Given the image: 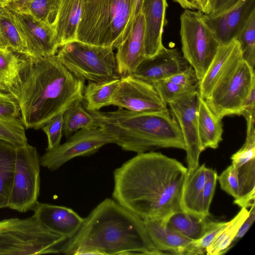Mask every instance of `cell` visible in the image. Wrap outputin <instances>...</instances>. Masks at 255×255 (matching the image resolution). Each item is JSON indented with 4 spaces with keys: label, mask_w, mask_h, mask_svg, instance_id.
Instances as JSON below:
<instances>
[{
    "label": "cell",
    "mask_w": 255,
    "mask_h": 255,
    "mask_svg": "<svg viewBox=\"0 0 255 255\" xmlns=\"http://www.w3.org/2000/svg\"><path fill=\"white\" fill-rule=\"evenodd\" d=\"M187 168L161 152L137 153L114 172L113 197L143 220L183 211Z\"/></svg>",
    "instance_id": "obj_1"
},
{
    "label": "cell",
    "mask_w": 255,
    "mask_h": 255,
    "mask_svg": "<svg viewBox=\"0 0 255 255\" xmlns=\"http://www.w3.org/2000/svg\"><path fill=\"white\" fill-rule=\"evenodd\" d=\"M67 255H163L154 247L144 221L115 200L107 198L84 218L64 244Z\"/></svg>",
    "instance_id": "obj_2"
},
{
    "label": "cell",
    "mask_w": 255,
    "mask_h": 255,
    "mask_svg": "<svg viewBox=\"0 0 255 255\" xmlns=\"http://www.w3.org/2000/svg\"><path fill=\"white\" fill-rule=\"evenodd\" d=\"M85 81L71 74L55 55L29 58L13 98L26 129L41 128L76 100H83Z\"/></svg>",
    "instance_id": "obj_3"
},
{
    "label": "cell",
    "mask_w": 255,
    "mask_h": 255,
    "mask_svg": "<svg viewBox=\"0 0 255 255\" xmlns=\"http://www.w3.org/2000/svg\"><path fill=\"white\" fill-rule=\"evenodd\" d=\"M96 127L110 134L123 150L140 153L159 148L185 150L180 129L168 109L135 112L123 108L115 111H89Z\"/></svg>",
    "instance_id": "obj_4"
},
{
    "label": "cell",
    "mask_w": 255,
    "mask_h": 255,
    "mask_svg": "<svg viewBox=\"0 0 255 255\" xmlns=\"http://www.w3.org/2000/svg\"><path fill=\"white\" fill-rule=\"evenodd\" d=\"M132 0H83L76 40L117 48L128 33Z\"/></svg>",
    "instance_id": "obj_5"
},
{
    "label": "cell",
    "mask_w": 255,
    "mask_h": 255,
    "mask_svg": "<svg viewBox=\"0 0 255 255\" xmlns=\"http://www.w3.org/2000/svg\"><path fill=\"white\" fill-rule=\"evenodd\" d=\"M68 240L44 228L34 215L0 220V255L59 254Z\"/></svg>",
    "instance_id": "obj_6"
},
{
    "label": "cell",
    "mask_w": 255,
    "mask_h": 255,
    "mask_svg": "<svg viewBox=\"0 0 255 255\" xmlns=\"http://www.w3.org/2000/svg\"><path fill=\"white\" fill-rule=\"evenodd\" d=\"M56 56L79 80L103 82L121 78L112 47L74 40L60 47Z\"/></svg>",
    "instance_id": "obj_7"
},
{
    "label": "cell",
    "mask_w": 255,
    "mask_h": 255,
    "mask_svg": "<svg viewBox=\"0 0 255 255\" xmlns=\"http://www.w3.org/2000/svg\"><path fill=\"white\" fill-rule=\"evenodd\" d=\"M255 86V69L241 56L220 79L205 100L211 111L220 120L228 116H240Z\"/></svg>",
    "instance_id": "obj_8"
},
{
    "label": "cell",
    "mask_w": 255,
    "mask_h": 255,
    "mask_svg": "<svg viewBox=\"0 0 255 255\" xmlns=\"http://www.w3.org/2000/svg\"><path fill=\"white\" fill-rule=\"evenodd\" d=\"M203 13L185 9L180 16L182 55L194 69L199 82L220 46L202 19Z\"/></svg>",
    "instance_id": "obj_9"
},
{
    "label": "cell",
    "mask_w": 255,
    "mask_h": 255,
    "mask_svg": "<svg viewBox=\"0 0 255 255\" xmlns=\"http://www.w3.org/2000/svg\"><path fill=\"white\" fill-rule=\"evenodd\" d=\"M40 162L35 147H16L14 171L6 207L19 212L33 210L40 188Z\"/></svg>",
    "instance_id": "obj_10"
},
{
    "label": "cell",
    "mask_w": 255,
    "mask_h": 255,
    "mask_svg": "<svg viewBox=\"0 0 255 255\" xmlns=\"http://www.w3.org/2000/svg\"><path fill=\"white\" fill-rule=\"evenodd\" d=\"M67 139L57 147L46 149L40 158V165L54 171L74 158L90 155L104 145L115 143L114 138L98 126L77 130Z\"/></svg>",
    "instance_id": "obj_11"
},
{
    "label": "cell",
    "mask_w": 255,
    "mask_h": 255,
    "mask_svg": "<svg viewBox=\"0 0 255 255\" xmlns=\"http://www.w3.org/2000/svg\"><path fill=\"white\" fill-rule=\"evenodd\" d=\"M198 91L195 90L167 104L169 112L177 122L184 140L187 162L186 182L199 166V156L203 151L198 128Z\"/></svg>",
    "instance_id": "obj_12"
},
{
    "label": "cell",
    "mask_w": 255,
    "mask_h": 255,
    "mask_svg": "<svg viewBox=\"0 0 255 255\" xmlns=\"http://www.w3.org/2000/svg\"><path fill=\"white\" fill-rule=\"evenodd\" d=\"M112 105L135 112L167 110L154 87L131 75L121 77L114 94Z\"/></svg>",
    "instance_id": "obj_13"
},
{
    "label": "cell",
    "mask_w": 255,
    "mask_h": 255,
    "mask_svg": "<svg viewBox=\"0 0 255 255\" xmlns=\"http://www.w3.org/2000/svg\"><path fill=\"white\" fill-rule=\"evenodd\" d=\"M9 9L25 42L29 58L40 59L57 54L59 47L55 39L54 26L37 19L27 12Z\"/></svg>",
    "instance_id": "obj_14"
},
{
    "label": "cell",
    "mask_w": 255,
    "mask_h": 255,
    "mask_svg": "<svg viewBox=\"0 0 255 255\" xmlns=\"http://www.w3.org/2000/svg\"><path fill=\"white\" fill-rule=\"evenodd\" d=\"M255 11V0H239L229 8L209 14L202 19L220 45L236 39Z\"/></svg>",
    "instance_id": "obj_15"
},
{
    "label": "cell",
    "mask_w": 255,
    "mask_h": 255,
    "mask_svg": "<svg viewBox=\"0 0 255 255\" xmlns=\"http://www.w3.org/2000/svg\"><path fill=\"white\" fill-rule=\"evenodd\" d=\"M189 65L177 49L163 46L156 55L143 60L131 75L152 84L168 78Z\"/></svg>",
    "instance_id": "obj_16"
},
{
    "label": "cell",
    "mask_w": 255,
    "mask_h": 255,
    "mask_svg": "<svg viewBox=\"0 0 255 255\" xmlns=\"http://www.w3.org/2000/svg\"><path fill=\"white\" fill-rule=\"evenodd\" d=\"M143 221L152 243L163 255H203L195 247L193 240L185 237L169 226L167 223V219Z\"/></svg>",
    "instance_id": "obj_17"
},
{
    "label": "cell",
    "mask_w": 255,
    "mask_h": 255,
    "mask_svg": "<svg viewBox=\"0 0 255 255\" xmlns=\"http://www.w3.org/2000/svg\"><path fill=\"white\" fill-rule=\"evenodd\" d=\"M116 48L115 56L121 77L131 75L145 59L144 21L141 12L134 18L128 35Z\"/></svg>",
    "instance_id": "obj_18"
},
{
    "label": "cell",
    "mask_w": 255,
    "mask_h": 255,
    "mask_svg": "<svg viewBox=\"0 0 255 255\" xmlns=\"http://www.w3.org/2000/svg\"><path fill=\"white\" fill-rule=\"evenodd\" d=\"M33 215L50 232L69 239L81 227L84 218L72 209L38 201L33 209Z\"/></svg>",
    "instance_id": "obj_19"
},
{
    "label": "cell",
    "mask_w": 255,
    "mask_h": 255,
    "mask_svg": "<svg viewBox=\"0 0 255 255\" xmlns=\"http://www.w3.org/2000/svg\"><path fill=\"white\" fill-rule=\"evenodd\" d=\"M166 0H143L140 12L144 21V55L149 58L163 46L162 36L166 24Z\"/></svg>",
    "instance_id": "obj_20"
},
{
    "label": "cell",
    "mask_w": 255,
    "mask_h": 255,
    "mask_svg": "<svg viewBox=\"0 0 255 255\" xmlns=\"http://www.w3.org/2000/svg\"><path fill=\"white\" fill-rule=\"evenodd\" d=\"M242 56L240 44L237 39L219 46L204 75L199 82L198 91L204 100L234 62Z\"/></svg>",
    "instance_id": "obj_21"
},
{
    "label": "cell",
    "mask_w": 255,
    "mask_h": 255,
    "mask_svg": "<svg viewBox=\"0 0 255 255\" xmlns=\"http://www.w3.org/2000/svg\"><path fill=\"white\" fill-rule=\"evenodd\" d=\"M83 0H60L54 25L55 39L59 47L76 40Z\"/></svg>",
    "instance_id": "obj_22"
},
{
    "label": "cell",
    "mask_w": 255,
    "mask_h": 255,
    "mask_svg": "<svg viewBox=\"0 0 255 255\" xmlns=\"http://www.w3.org/2000/svg\"><path fill=\"white\" fill-rule=\"evenodd\" d=\"M197 121L201 147L203 151L207 148L216 149L222 140L223 132L222 120L211 111L205 100L198 98Z\"/></svg>",
    "instance_id": "obj_23"
},
{
    "label": "cell",
    "mask_w": 255,
    "mask_h": 255,
    "mask_svg": "<svg viewBox=\"0 0 255 255\" xmlns=\"http://www.w3.org/2000/svg\"><path fill=\"white\" fill-rule=\"evenodd\" d=\"M29 58L0 47V84L13 97L21 82Z\"/></svg>",
    "instance_id": "obj_24"
},
{
    "label": "cell",
    "mask_w": 255,
    "mask_h": 255,
    "mask_svg": "<svg viewBox=\"0 0 255 255\" xmlns=\"http://www.w3.org/2000/svg\"><path fill=\"white\" fill-rule=\"evenodd\" d=\"M207 167L199 166L188 179L181 198L183 211L199 218L202 217L200 210L202 194L206 181Z\"/></svg>",
    "instance_id": "obj_25"
},
{
    "label": "cell",
    "mask_w": 255,
    "mask_h": 255,
    "mask_svg": "<svg viewBox=\"0 0 255 255\" xmlns=\"http://www.w3.org/2000/svg\"><path fill=\"white\" fill-rule=\"evenodd\" d=\"M208 219V217L199 218L180 211L171 214L167 218V223L185 237L195 241L200 238L211 227L213 221Z\"/></svg>",
    "instance_id": "obj_26"
},
{
    "label": "cell",
    "mask_w": 255,
    "mask_h": 255,
    "mask_svg": "<svg viewBox=\"0 0 255 255\" xmlns=\"http://www.w3.org/2000/svg\"><path fill=\"white\" fill-rule=\"evenodd\" d=\"M16 146L0 140V209L6 208L12 186Z\"/></svg>",
    "instance_id": "obj_27"
},
{
    "label": "cell",
    "mask_w": 255,
    "mask_h": 255,
    "mask_svg": "<svg viewBox=\"0 0 255 255\" xmlns=\"http://www.w3.org/2000/svg\"><path fill=\"white\" fill-rule=\"evenodd\" d=\"M89 82L85 86L83 93L86 110L98 111L102 108L112 105L120 79L103 82Z\"/></svg>",
    "instance_id": "obj_28"
},
{
    "label": "cell",
    "mask_w": 255,
    "mask_h": 255,
    "mask_svg": "<svg viewBox=\"0 0 255 255\" xmlns=\"http://www.w3.org/2000/svg\"><path fill=\"white\" fill-rule=\"evenodd\" d=\"M0 47L29 57L25 42L8 7L0 14Z\"/></svg>",
    "instance_id": "obj_29"
},
{
    "label": "cell",
    "mask_w": 255,
    "mask_h": 255,
    "mask_svg": "<svg viewBox=\"0 0 255 255\" xmlns=\"http://www.w3.org/2000/svg\"><path fill=\"white\" fill-rule=\"evenodd\" d=\"M82 102L74 101L63 113V133L67 138L77 130L96 127L92 115L84 109Z\"/></svg>",
    "instance_id": "obj_30"
},
{
    "label": "cell",
    "mask_w": 255,
    "mask_h": 255,
    "mask_svg": "<svg viewBox=\"0 0 255 255\" xmlns=\"http://www.w3.org/2000/svg\"><path fill=\"white\" fill-rule=\"evenodd\" d=\"M249 215L247 208H241L240 211L222 229L213 243L206 249L208 255H221L231 249L232 242L238 230Z\"/></svg>",
    "instance_id": "obj_31"
},
{
    "label": "cell",
    "mask_w": 255,
    "mask_h": 255,
    "mask_svg": "<svg viewBox=\"0 0 255 255\" xmlns=\"http://www.w3.org/2000/svg\"><path fill=\"white\" fill-rule=\"evenodd\" d=\"M239 195L234 203L241 208L250 207L255 200V159L238 168Z\"/></svg>",
    "instance_id": "obj_32"
},
{
    "label": "cell",
    "mask_w": 255,
    "mask_h": 255,
    "mask_svg": "<svg viewBox=\"0 0 255 255\" xmlns=\"http://www.w3.org/2000/svg\"><path fill=\"white\" fill-rule=\"evenodd\" d=\"M25 127L20 118L0 116V140L14 146L28 143Z\"/></svg>",
    "instance_id": "obj_33"
},
{
    "label": "cell",
    "mask_w": 255,
    "mask_h": 255,
    "mask_svg": "<svg viewBox=\"0 0 255 255\" xmlns=\"http://www.w3.org/2000/svg\"><path fill=\"white\" fill-rule=\"evenodd\" d=\"M60 0H30L26 12L51 26L55 24Z\"/></svg>",
    "instance_id": "obj_34"
},
{
    "label": "cell",
    "mask_w": 255,
    "mask_h": 255,
    "mask_svg": "<svg viewBox=\"0 0 255 255\" xmlns=\"http://www.w3.org/2000/svg\"><path fill=\"white\" fill-rule=\"evenodd\" d=\"M242 56L250 66L255 65V11L253 12L244 28L236 38Z\"/></svg>",
    "instance_id": "obj_35"
},
{
    "label": "cell",
    "mask_w": 255,
    "mask_h": 255,
    "mask_svg": "<svg viewBox=\"0 0 255 255\" xmlns=\"http://www.w3.org/2000/svg\"><path fill=\"white\" fill-rule=\"evenodd\" d=\"M152 85L158 92L163 101L167 104L190 92L198 90V86L188 87L183 86L167 80L157 81Z\"/></svg>",
    "instance_id": "obj_36"
},
{
    "label": "cell",
    "mask_w": 255,
    "mask_h": 255,
    "mask_svg": "<svg viewBox=\"0 0 255 255\" xmlns=\"http://www.w3.org/2000/svg\"><path fill=\"white\" fill-rule=\"evenodd\" d=\"M217 176V172L215 170L207 167L206 181L200 203L201 213L204 218H207L210 215L209 209L215 191Z\"/></svg>",
    "instance_id": "obj_37"
},
{
    "label": "cell",
    "mask_w": 255,
    "mask_h": 255,
    "mask_svg": "<svg viewBox=\"0 0 255 255\" xmlns=\"http://www.w3.org/2000/svg\"><path fill=\"white\" fill-rule=\"evenodd\" d=\"M63 113L55 116L41 128L47 137L48 146L46 149L54 148L60 144L63 133Z\"/></svg>",
    "instance_id": "obj_38"
},
{
    "label": "cell",
    "mask_w": 255,
    "mask_h": 255,
    "mask_svg": "<svg viewBox=\"0 0 255 255\" xmlns=\"http://www.w3.org/2000/svg\"><path fill=\"white\" fill-rule=\"evenodd\" d=\"M221 188L236 199L239 195L238 169L232 164L218 175Z\"/></svg>",
    "instance_id": "obj_39"
},
{
    "label": "cell",
    "mask_w": 255,
    "mask_h": 255,
    "mask_svg": "<svg viewBox=\"0 0 255 255\" xmlns=\"http://www.w3.org/2000/svg\"><path fill=\"white\" fill-rule=\"evenodd\" d=\"M231 159L232 164L238 169L255 159V137L246 138L242 147L232 155Z\"/></svg>",
    "instance_id": "obj_40"
},
{
    "label": "cell",
    "mask_w": 255,
    "mask_h": 255,
    "mask_svg": "<svg viewBox=\"0 0 255 255\" xmlns=\"http://www.w3.org/2000/svg\"><path fill=\"white\" fill-rule=\"evenodd\" d=\"M0 116L20 117V109L16 101L0 84Z\"/></svg>",
    "instance_id": "obj_41"
},
{
    "label": "cell",
    "mask_w": 255,
    "mask_h": 255,
    "mask_svg": "<svg viewBox=\"0 0 255 255\" xmlns=\"http://www.w3.org/2000/svg\"><path fill=\"white\" fill-rule=\"evenodd\" d=\"M241 115L245 117L247 122L246 138L255 137V86L252 89L247 99Z\"/></svg>",
    "instance_id": "obj_42"
},
{
    "label": "cell",
    "mask_w": 255,
    "mask_h": 255,
    "mask_svg": "<svg viewBox=\"0 0 255 255\" xmlns=\"http://www.w3.org/2000/svg\"><path fill=\"white\" fill-rule=\"evenodd\" d=\"M228 222H213L211 227L199 239L193 241L195 247L205 254L206 249L213 243Z\"/></svg>",
    "instance_id": "obj_43"
},
{
    "label": "cell",
    "mask_w": 255,
    "mask_h": 255,
    "mask_svg": "<svg viewBox=\"0 0 255 255\" xmlns=\"http://www.w3.org/2000/svg\"><path fill=\"white\" fill-rule=\"evenodd\" d=\"M165 80L188 87H198L199 83V80L194 69L190 65Z\"/></svg>",
    "instance_id": "obj_44"
},
{
    "label": "cell",
    "mask_w": 255,
    "mask_h": 255,
    "mask_svg": "<svg viewBox=\"0 0 255 255\" xmlns=\"http://www.w3.org/2000/svg\"><path fill=\"white\" fill-rule=\"evenodd\" d=\"M251 208L249 211V215L247 218L241 225L235 236L231 245V248L235 245V243L238 242L246 233L249 231L253 224L255 219V202H254L251 206Z\"/></svg>",
    "instance_id": "obj_45"
},
{
    "label": "cell",
    "mask_w": 255,
    "mask_h": 255,
    "mask_svg": "<svg viewBox=\"0 0 255 255\" xmlns=\"http://www.w3.org/2000/svg\"><path fill=\"white\" fill-rule=\"evenodd\" d=\"M239 0H209L210 13H214L229 8Z\"/></svg>",
    "instance_id": "obj_46"
},
{
    "label": "cell",
    "mask_w": 255,
    "mask_h": 255,
    "mask_svg": "<svg viewBox=\"0 0 255 255\" xmlns=\"http://www.w3.org/2000/svg\"><path fill=\"white\" fill-rule=\"evenodd\" d=\"M179 3L182 7L191 10L198 9L199 6L196 0H173Z\"/></svg>",
    "instance_id": "obj_47"
},
{
    "label": "cell",
    "mask_w": 255,
    "mask_h": 255,
    "mask_svg": "<svg viewBox=\"0 0 255 255\" xmlns=\"http://www.w3.org/2000/svg\"><path fill=\"white\" fill-rule=\"evenodd\" d=\"M29 0H14L13 3L9 9L26 12Z\"/></svg>",
    "instance_id": "obj_48"
},
{
    "label": "cell",
    "mask_w": 255,
    "mask_h": 255,
    "mask_svg": "<svg viewBox=\"0 0 255 255\" xmlns=\"http://www.w3.org/2000/svg\"><path fill=\"white\" fill-rule=\"evenodd\" d=\"M143 0H132L133 1V7H132V17L130 23L129 29L130 28L132 21L134 18L140 12L141 7L142 4V2ZM129 32V31H128Z\"/></svg>",
    "instance_id": "obj_49"
},
{
    "label": "cell",
    "mask_w": 255,
    "mask_h": 255,
    "mask_svg": "<svg viewBox=\"0 0 255 255\" xmlns=\"http://www.w3.org/2000/svg\"><path fill=\"white\" fill-rule=\"evenodd\" d=\"M198 6L199 10L203 13H210L209 0H200Z\"/></svg>",
    "instance_id": "obj_50"
},
{
    "label": "cell",
    "mask_w": 255,
    "mask_h": 255,
    "mask_svg": "<svg viewBox=\"0 0 255 255\" xmlns=\"http://www.w3.org/2000/svg\"><path fill=\"white\" fill-rule=\"evenodd\" d=\"M0 1L5 4L9 8L13 3L14 0H0Z\"/></svg>",
    "instance_id": "obj_51"
},
{
    "label": "cell",
    "mask_w": 255,
    "mask_h": 255,
    "mask_svg": "<svg viewBox=\"0 0 255 255\" xmlns=\"http://www.w3.org/2000/svg\"><path fill=\"white\" fill-rule=\"evenodd\" d=\"M7 8L5 4L0 1V14H2Z\"/></svg>",
    "instance_id": "obj_52"
},
{
    "label": "cell",
    "mask_w": 255,
    "mask_h": 255,
    "mask_svg": "<svg viewBox=\"0 0 255 255\" xmlns=\"http://www.w3.org/2000/svg\"><path fill=\"white\" fill-rule=\"evenodd\" d=\"M198 5L199 4V3L200 1V0H196Z\"/></svg>",
    "instance_id": "obj_53"
}]
</instances>
